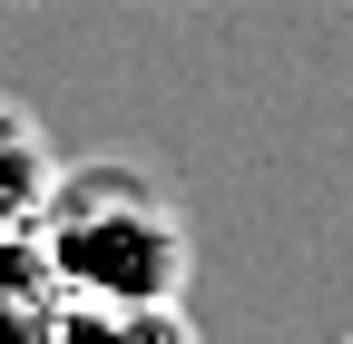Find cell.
I'll return each instance as SVG.
<instances>
[{"label": "cell", "mask_w": 353, "mask_h": 344, "mask_svg": "<svg viewBox=\"0 0 353 344\" xmlns=\"http://www.w3.org/2000/svg\"><path fill=\"white\" fill-rule=\"evenodd\" d=\"M39 246L59 256L79 305H176L187 295V217L138 178V167H69Z\"/></svg>", "instance_id": "1"}, {"label": "cell", "mask_w": 353, "mask_h": 344, "mask_svg": "<svg viewBox=\"0 0 353 344\" xmlns=\"http://www.w3.org/2000/svg\"><path fill=\"white\" fill-rule=\"evenodd\" d=\"M69 276H59V256L39 246V227L30 236H0V344H59V325H69Z\"/></svg>", "instance_id": "2"}, {"label": "cell", "mask_w": 353, "mask_h": 344, "mask_svg": "<svg viewBox=\"0 0 353 344\" xmlns=\"http://www.w3.org/2000/svg\"><path fill=\"white\" fill-rule=\"evenodd\" d=\"M59 148H50V128H39L20 99H0V236H30L39 217H50V197H59Z\"/></svg>", "instance_id": "3"}, {"label": "cell", "mask_w": 353, "mask_h": 344, "mask_svg": "<svg viewBox=\"0 0 353 344\" xmlns=\"http://www.w3.org/2000/svg\"><path fill=\"white\" fill-rule=\"evenodd\" d=\"M59 344H196L187 305H69Z\"/></svg>", "instance_id": "4"}]
</instances>
